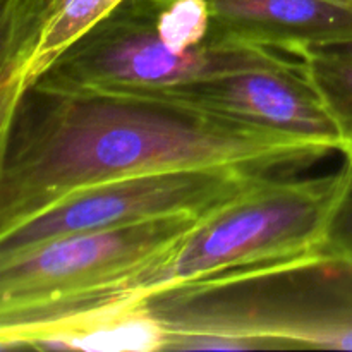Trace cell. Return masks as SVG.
Returning a JSON list of instances; mask_svg holds the SVG:
<instances>
[{
	"label": "cell",
	"mask_w": 352,
	"mask_h": 352,
	"mask_svg": "<svg viewBox=\"0 0 352 352\" xmlns=\"http://www.w3.org/2000/svg\"><path fill=\"white\" fill-rule=\"evenodd\" d=\"M332 151L160 93L34 81L0 122V234L117 179L198 167L280 175Z\"/></svg>",
	"instance_id": "6da1fadb"
},
{
	"label": "cell",
	"mask_w": 352,
	"mask_h": 352,
	"mask_svg": "<svg viewBox=\"0 0 352 352\" xmlns=\"http://www.w3.org/2000/svg\"><path fill=\"white\" fill-rule=\"evenodd\" d=\"M167 340L232 337L260 349H352V263L322 246L144 299Z\"/></svg>",
	"instance_id": "7a4b0ae2"
},
{
	"label": "cell",
	"mask_w": 352,
	"mask_h": 352,
	"mask_svg": "<svg viewBox=\"0 0 352 352\" xmlns=\"http://www.w3.org/2000/svg\"><path fill=\"white\" fill-rule=\"evenodd\" d=\"M346 181V164L320 177L268 179L206 215L181 243L141 270L85 298L12 316V322L124 299H146L227 272L309 253L325 241Z\"/></svg>",
	"instance_id": "3957f363"
},
{
	"label": "cell",
	"mask_w": 352,
	"mask_h": 352,
	"mask_svg": "<svg viewBox=\"0 0 352 352\" xmlns=\"http://www.w3.org/2000/svg\"><path fill=\"white\" fill-rule=\"evenodd\" d=\"M298 60L254 45H217L181 52L167 43L144 0H124L36 81L65 88H170Z\"/></svg>",
	"instance_id": "277c9868"
},
{
	"label": "cell",
	"mask_w": 352,
	"mask_h": 352,
	"mask_svg": "<svg viewBox=\"0 0 352 352\" xmlns=\"http://www.w3.org/2000/svg\"><path fill=\"white\" fill-rule=\"evenodd\" d=\"M212 212L69 234L0 260V316L41 311L100 291L167 253Z\"/></svg>",
	"instance_id": "5b68a950"
},
{
	"label": "cell",
	"mask_w": 352,
	"mask_h": 352,
	"mask_svg": "<svg viewBox=\"0 0 352 352\" xmlns=\"http://www.w3.org/2000/svg\"><path fill=\"white\" fill-rule=\"evenodd\" d=\"M277 177L243 167H198L151 172L81 189L0 234V260L45 241L175 215H199Z\"/></svg>",
	"instance_id": "8992f818"
},
{
	"label": "cell",
	"mask_w": 352,
	"mask_h": 352,
	"mask_svg": "<svg viewBox=\"0 0 352 352\" xmlns=\"http://www.w3.org/2000/svg\"><path fill=\"white\" fill-rule=\"evenodd\" d=\"M131 89L160 93L229 119L340 151L339 131L299 58L280 67L215 76L170 88Z\"/></svg>",
	"instance_id": "52a82bcc"
},
{
	"label": "cell",
	"mask_w": 352,
	"mask_h": 352,
	"mask_svg": "<svg viewBox=\"0 0 352 352\" xmlns=\"http://www.w3.org/2000/svg\"><path fill=\"white\" fill-rule=\"evenodd\" d=\"M167 332L144 299H124L43 318L0 323V349L151 352Z\"/></svg>",
	"instance_id": "ba28073f"
},
{
	"label": "cell",
	"mask_w": 352,
	"mask_h": 352,
	"mask_svg": "<svg viewBox=\"0 0 352 352\" xmlns=\"http://www.w3.org/2000/svg\"><path fill=\"white\" fill-rule=\"evenodd\" d=\"M219 34L234 43L298 55L352 38V6L339 0H208Z\"/></svg>",
	"instance_id": "9c48e42d"
},
{
	"label": "cell",
	"mask_w": 352,
	"mask_h": 352,
	"mask_svg": "<svg viewBox=\"0 0 352 352\" xmlns=\"http://www.w3.org/2000/svg\"><path fill=\"white\" fill-rule=\"evenodd\" d=\"M41 33V0H0V122L28 88Z\"/></svg>",
	"instance_id": "30bf717a"
},
{
	"label": "cell",
	"mask_w": 352,
	"mask_h": 352,
	"mask_svg": "<svg viewBox=\"0 0 352 352\" xmlns=\"http://www.w3.org/2000/svg\"><path fill=\"white\" fill-rule=\"evenodd\" d=\"M296 57L339 131L340 153L352 162V38L305 48Z\"/></svg>",
	"instance_id": "8fae6325"
},
{
	"label": "cell",
	"mask_w": 352,
	"mask_h": 352,
	"mask_svg": "<svg viewBox=\"0 0 352 352\" xmlns=\"http://www.w3.org/2000/svg\"><path fill=\"white\" fill-rule=\"evenodd\" d=\"M347 165V181L327 229L322 248L332 256L352 263V162Z\"/></svg>",
	"instance_id": "7c38bea8"
},
{
	"label": "cell",
	"mask_w": 352,
	"mask_h": 352,
	"mask_svg": "<svg viewBox=\"0 0 352 352\" xmlns=\"http://www.w3.org/2000/svg\"><path fill=\"white\" fill-rule=\"evenodd\" d=\"M50 2L82 26L91 28L124 0H50Z\"/></svg>",
	"instance_id": "4fadbf2b"
},
{
	"label": "cell",
	"mask_w": 352,
	"mask_h": 352,
	"mask_svg": "<svg viewBox=\"0 0 352 352\" xmlns=\"http://www.w3.org/2000/svg\"><path fill=\"white\" fill-rule=\"evenodd\" d=\"M339 2H342V3H347V6H352V0H339Z\"/></svg>",
	"instance_id": "5bb4252c"
}]
</instances>
